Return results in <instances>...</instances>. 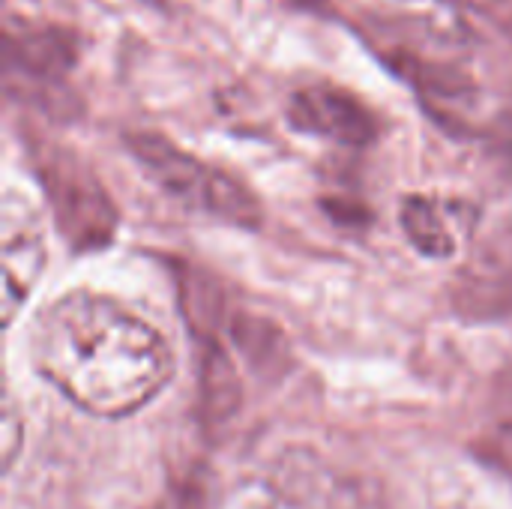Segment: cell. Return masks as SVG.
Instances as JSON below:
<instances>
[{
    "instance_id": "obj_1",
    "label": "cell",
    "mask_w": 512,
    "mask_h": 509,
    "mask_svg": "<svg viewBox=\"0 0 512 509\" xmlns=\"http://www.w3.org/2000/svg\"><path fill=\"white\" fill-rule=\"evenodd\" d=\"M36 369L81 411L123 417L144 408L174 375L165 336L108 297L54 300L33 327Z\"/></svg>"
},
{
    "instance_id": "obj_2",
    "label": "cell",
    "mask_w": 512,
    "mask_h": 509,
    "mask_svg": "<svg viewBox=\"0 0 512 509\" xmlns=\"http://www.w3.org/2000/svg\"><path fill=\"white\" fill-rule=\"evenodd\" d=\"M378 57L435 102L456 105L474 96L471 48L450 27L426 15H384L363 24Z\"/></svg>"
},
{
    "instance_id": "obj_3",
    "label": "cell",
    "mask_w": 512,
    "mask_h": 509,
    "mask_svg": "<svg viewBox=\"0 0 512 509\" xmlns=\"http://www.w3.org/2000/svg\"><path fill=\"white\" fill-rule=\"evenodd\" d=\"M126 147L141 171L153 180V186H159L186 210L240 228H255L261 222V204L240 180L201 162L198 156H189L168 138L156 132H132L126 138Z\"/></svg>"
},
{
    "instance_id": "obj_4",
    "label": "cell",
    "mask_w": 512,
    "mask_h": 509,
    "mask_svg": "<svg viewBox=\"0 0 512 509\" xmlns=\"http://www.w3.org/2000/svg\"><path fill=\"white\" fill-rule=\"evenodd\" d=\"M36 174L48 195L57 231L75 249H99L117 231V210L96 171L60 144L36 150Z\"/></svg>"
},
{
    "instance_id": "obj_5",
    "label": "cell",
    "mask_w": 512,
    "mask_h": 509,
    "mask_svg": "<svg viewBox=\"0 0 512 509\" xmlns=\"http://www.w3.org/2000/svg\"><path fill=\"white\" fill-rule=\"evenodd\" d=\"M288 120L294 129L345 144L366 147L378 135L375 114L348 90L333 84H309L288 102Z\"/></svg>"
},
{
    "instance_id": "obj_6",
    "label": "cell",
    "mask_w": 512,
    "mask_h": 509,
    "mask_svg": "<svg viewBox=\"0 0 512 509\" xmlns=\"http://www.w3.org/2000/svg\"><path fill=\"white\" fill-rule=\"evenodd\" d=\"M402 231L429 258H453L477 225V207L462 198L408 195L399 210Z\"/></svg>"
},
{
    "instance_id": "obj_7",
    "label": "cell",
    "mask_w": 512,
    "mask_h": 509,
    "mask_svg": "<svg viewBox=\"0 0 512 509\" xmlns=\"http://www.w3.org/2000/svg\"><path fill=\"white\" fill-rule=\"evenodd\" d=\"M78 60V39L60 24H21L6 30V63L36 84H57Z\"/></svg>"
},
{
    "instance_id": "obj_8",
    "label": "cell",
    "mask_w": 512,
    "mask_h": 509,
    "mask_svg": "<svg viewBox=\"0 0 512 509\" xmlns=\"http://www.w3.org/2000/svg\"><path fill=\"white\" fill-rule=\"evenodd\" d=\"M3 315L6 321L15 315V306L30 294L36 285L42 264H45V243L42 231L30 210L15 216L9 207L3 213Z\"/></svg>"
},
{
    "instance_id": "obj_9",
    "label": "cell",
    "mask_w": 512,
    "mask_h": 509,
    "mask_svg": "<svg viewBox=\"0 0 512 509\" xmlns=\"http://www.w3.org/2000/svg\"><path fill=\"white\" fill-rule=\"evenodd\" d=\"M453 300L474 318L512 312V243H492L462 273Z\"/></svg>"
},
{
    "instance_id": "obj_10",
    "label": "cell",
    "mask_w": 512,
    "mask_h": 509,
    "mask_svg": "<svg viewBox=\"0 0 512 509\" xmlns=\"http://www.w3.org/2000/svg\"><path fill=\"white\" fill-rule=\"evenodd\" d=\"M198 339H201V354L198 357H201V405H204V417L222 423L240 405V381H237V372H234L228 354L222 351V345L213 342L210 336H198Z\"/></svg>"
},
{
    "instance_id": "obj_11",
    "label": "cell",
    "mask_w": 512,
    "mask_h": 509,
    "mask_svg": "<svg viewBox=\"0 0 512 509\" xmlns=\"http://www.w3.org/2000/svg\"><path fill=\"white\" fill-rule=\"evenodd\" d=\"M483 456H486V462H492L501 474H507L512 480V420L501 423L483 441Z\"/></svg>"
},
{
    "instance_id": "obj_12",
    "label": "cell",
    "mask_w": 512,
    "mask_h": 509,
    "mask_svg": "<svg viewBox=\"0 0 512 509\" xmlns=\"http://www.w3.org/2000/svg\"><path fill=\"white\" fill-rule=\"evenodd\" d=\"M450 3L471 9L477 15H486L492 21H501V24L512 21V0H450Z\"/></svg>"
}]
</instances>
